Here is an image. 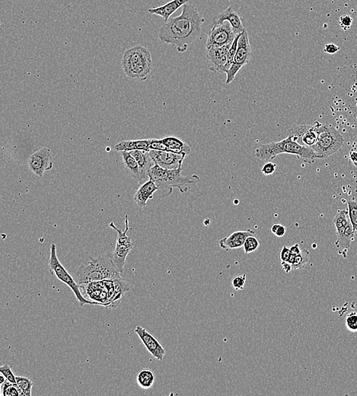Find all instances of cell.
<instances>
[{
  "mask_svg": "<svg viewBox=\"0 0 357 396\" xmlns=\"http://www.w3.org/2000/svg\"><path fill=\"white\" fill-rule=\"evenodd\" d=\"M204 21L197 8L187 2L183 5L179 16L169 18L162 25L158 37L162 42L176 47L178 52L183 53L201 36Z\"/></svg>",
  "mask_w": 357,
  "mask_h": 396,
  "instance_id": "1",
  "label": "cell"
},
{
  "mask_svg": "<svg viewBox=\"0 0 357 396\" xmlns=\"http://www.w3.org/2000/svg\"><path fill=\"white\" fill-rule=\"evenodd\" d=\"M291 154L297 156L307 163H314L319 159L315 150L311 147L304 146L294 140L290 136L278 142L264 143L255 150V156L257 159L264 162L273 159L280 154Z\"/></svg>",
  "mask_w": 357,
  "mask_h": 396,
  "instance_id": "2",
  "label": "cell"
},
{
  "mask_svg": "<svg viewBox=\"0 0 357 396\" xmlns=\"http://www.w3.org/2000/svg\"><path fill=\"white\" fill-rule=\"evenodd\" d=\"M182 167L176 169H166L155 164L148 172L150 180L155 182L158 190H162L165 196L170 195L173 189H178L181 192L188 190V185H195L199 182V177L194 174L191 176H183L181 174Z\"/></svg>",
  "mask_w": 357,
  "mask_h": 396,
  "instance_id": "3",
  "label": "cell"
},
{
  "mask_svg": "<svg viewBox=\"0 0 357 396\" xmlns=\"http://www.w3.org/2000/svg\"><path fill=\"white\" fill-rule=\"evenodd\" d=\"M75 280L79 285L90 282L121 279V274L113 263L111 257L91 258L88 264H82L75 274Z\"/></svg>",
  "mask_w": 357,
  "mask_h": 396,
  "instance_id": "4",
  "label": "cell"
},
{
  "mask_svg": "<svg viewBox=\"0 0 357 396\" xmlns=\"http://www.w3.org/2000/svg\"><path fill=\"white\" fill-rule=\"evenodd\" d=\"M121 65L129 79L145 81L153 69V59L150 50L142 45L127 49L123 53Z\"/></svg>",
  "mask_w": 357,
  "mask_h": 396,
  "instance_id": "5",
  "label": "cell"
},
{
  "mask_svg": "<svg viewBox=\"0 0 357 396\" xmlns=\"http://www.w3.org/2000/svg\"><path fill=\"white\" fill-rule=\"evenodd\" d=\"M318 139L311 148L315 150L319 159H325L336 154L341 148L343 138L336 129L330 125H322L316 122Z\"/></svg>",
  "mask_w": 357,
  "mask_h": 396,
  "instance_id": "6",
  "label": "cell"
},
{
  "mask_svg": "<svg viewBox=\"0 0 357 396\" xmlns=\"http://www.w3.org/2000/svg\"><path fill=\"white\" fill-rule=\"evenodd\" d=\"M48 266H49V271L51 275H54L59 280H61L63 283L70 287L72 292L74 293L75 296L78 299L80 306L83 307L84 305L86 304L96 305L94 302L91 301L83 296L81 291H80V285L71 276L70 274L67 271L65 267L59 260L55 244H52L51 246V255H50L49 261H48Z\"/></svg>",
  "mask_w": 357,
  "mask_h": 396,
  "instance_id": "7",
  "label": "cell"
},
{
  "mask_svg": "<svg viewBox=\"0 0 357 396\" xmlns=\"http://www.w3.org/2000/svg\"><path fill=\"white\" fill-rule=\"evenodd\" d=\"M252 53V47H251L249 36H248V32L245 29L241 34L239 39H238L234 63L232 64L230 69L226 72L225 84L229 85L232 82L234 81L238 72H239L240 69L244 66L246 65L250 60Z\"/></svg>",
  "mask_w": 357,
  "mask_h": 396,
  "instance_id": "8",
  "label": "cell"
},
{
  "mask_svg": "<svg viewBox=\"0 0 357 396\" xmlns=\"http://www.w3.org/2000/svg\"><path fill=\"white\" fill-rule=\"evenodd\" d=\"M237 36L229 21H225L220 25H213L208 34L206 48L222 47L230 44L234 41Z\"/></svg>",
  "mask_w": 357,
  "mask_h": 396,
  "instance_id": "9",
  "label": "cell"
},
{
  "mask_svg": "<svg viewBox=\"0 0 357 396\" xmlns=\"http://www.w3.org/2000/svg\"><path fill=\"white\" fill-rule=\"evenodd\" d=\"M28 167L37 176L43 177L45 172L53 169L51 151L48 147L40 149L33 153L28 158Z\"/></svg>",
  "mask_w": 357,
  "mask_h": 396,
  "instance_id": "10",
  "label": "cell"
},
{
  "mask_svg": "<svg viewBox=\"0 0 357 396\" xmlns=\"http://www.w3.org/2000/svg\"><path fill=\"white\" fill-rule=\"evenodd\" d=\"M288 136L300 144L312 147L318 139L316 123L314 125L295 124L289 130Z\"/></svg>",
  "mask_w": 357,
  "mask_h": 396,
  "instance_id": "11",
  "label": "cell"
},
{
  "mask_svg": "<svg viewBox=\"0 0 357 396\" xmlns=\"http://www.w3.org/2000/svg\"><path fill=\"white\" fill-rule=\"evenodd\" d=\"M150 155L155 163L166 169H176L182 167L186 154H175L172 152L151 150Z\"/></svg>",
  "mask_w": 357,
  "mask_h": 396,
  "instance_id": "12",
  "label": "cell"
},
{
  "mask_svg": "<svg viewBox=\"0 0 357 396\" xmlns=\"http://www.w3.org/2000/svg\"><path fill=\"white\" fill-rule=\"evenodd\" d=\"M135 332L140 338V340L146 349L150 351V354L158 361H162L166 355V350L154 335H152L151 333L149 332L142 326H136Z\"/></svg>",
  "mask_w": 357,
  "mask_h": 396,
  "instance_id": "13",
  "label": "cell"
},
{
  "mask_svg": "<svg viewBox=\"0 0 357 396\" xmlns=\"http://www.w3.org/2000/svg\"><path fill=\"white\" fill-rule=\"evenodd\" d=\"M232 43L222 47H213L206 49L208 60H210L212 66L210 70L215 72H223L224 67L226 65L228 53L232 46Z\"/></svg>",
  "mask_w": 357,
  "mask_h": 396,
  "instance_id": "14",
  "label": "cell"
},
{
  "mask_svg": "<svg viewBox=\"0 0 357 396\" xmlns=\"http://www.w3.org/2000/svg\"><path fill=\"white\" fill-rule=\"evenodd\" d=\"M229 21L233 30L237 34L242 33L245 30L242 21L238 13L233 9L232 5L227 9L222 11V13L215 16L213 18V25H217L223 23L224 21Z\"/></svg>",
  "mask_w": 357,
  "mask_h": 396,
  "instance_id": "15",
  "label": "cell"
},
{
  "mask_svg": "<svg viewBox=\"0 0 357 396\" xmlns=\"http://www.w3.org/2000/svg\"><path fill=\"white\" fill-rule=\"evenodd\" d=\"M256 236V233L252 229L236 231L227 237L223 238L219 241L220 248L224 250L229 251L241 248L245 244V240L248 236Z\"/></svg>",
  "mask_w": 357,
  "mask_h": 396,
  "instance_id": "16",
  "label": "cell"
},
{
  "mask_svg": "<svg viewBox=\"0 0 357 396\" xmlns=\"http://www.w3.org/2000/svg\"><path fill=\"white\" fill-rule=\"evenodd\" d=\"M119 153L122 157L123 166L130 176L136 180L138 182H142L143 180L148 177V174H146L142 170L139 164L136 160V158L130 154V152L121 151Z\"/></svg>",
  "mask_w": 357,
  "mask_h": 396,
  "instance_id": "17",
  "label": "cell"
},
{
  "mask_svg": "<svg viewBox=\"0 0 357 396\" xmlns=\"http://www.w3.org/2000/svg\"><path fill=\"white\" fill-rule=\"evenodd\" d=\"M157 190H158V188L155 182L149 180L148 182L141 185L137 191L136 192L134 197V202L139 207H146L149 200L153 199V195Z\"/></svg>",
  "mask_w": 357,
  "mask_h": 396,
  "instance_id": "18",
  "label": "cell"
},
{
  "mask_svg": "<svg viewBox=\"0 0 357 396\" xmlns=\"http://www.w3.org/2000/svg\"><path fill=\"white\" fill-rule=\"evenodd\" d=\"M189 2V0H171L165 5L158 7L151 8L148 9L151 15H156L163 18L164 21H167L171 15L174 14L178 9Z\"/></svg>",
  "mask_w": 357,
  "mask_h": 396,
  "instance_id": "19",
  "label": "cell"
},
{
  "mask_svg": "<svg viewBox=\"0 0 357 396\" xmlns=\"http://www.w3.org/2000/svg\"><path fill=\"white\" fill-rule=\"evenodd\" d=\"M354 233L355 232H354V228L350 221L341 227L336 229L337 236H338V240L335 242L336 246L340 249H343V250L349 249L351 241L354 240Z\"/></svg>",
  "mask_w": 357,
  "mask_h": 396,
  "instance_id": "20",
  "label": "cell"
},
{
  "mask_svg": "<svg viewBox=\"0 0 357 396\" xmlns=\"http://www.w3.org/2000/svg\"><path fill=\"white\" fill-rule=\"evenodd\" d=\"M133 248L134 247L129 246V245L116 244L115 251L113 252L112 256H111L113 263L115 264V267L118 268V271H120L121 275H123V271H124L126 259H127V256H128L130 251L132 250Z\"/></svg>",
  "mask_w": 357,
  "mask_h": 396,
  "instance_id": "21",
  "label": "cell"
},
{
  "mask_svg": "<svg viewBox=\"0 0 357 396\" xmlns=\"http://www.w3.org/2000/svg\"><path fill=\"white\" fill-rule=\"evenodd\" d=\"M162 139L167 147L168 151L175 154H186L187 155L191 152L190 145L176 137H166Z\"/></svg>",
  "mask_w": 357,
  "mask_h": 396,
  "instance_id": "22",
  "label": "cell"
},
{
  "mask_svg": "<svg viewBox=\"0 0 357 396\" xmlns=\"http://www.w3.org/2000/svg\"><path fill=\"white\" fill-rule=\"evenodd\" d=\"M151 139H137V140H123L115 145V150L118 152L133 151V150H146L150 151Z\"/></svg>",
  "mask_w": 357,
  "mask_h": 396,
  "instance_id": "23",
  "label": "cell"
},
{
  "mask_svg": "<svg viewBox=\"0 0 357 396\" xmlns=\"http://www.w3.org/2000/svg\"><path fill=\"white\" fill-rule=\"evenodd\" d=\"M130 154L136 158L139 166L146 174H148L149 171L155 165V162L152 158L148 151L139 150H133V151H130Z\"/></svg>",
  "mask_w": 357,
  "mask_h": 396,
  "instance_id": "24",
  "label": "cell"
},
{
  "mask_svg": "<svg viewBox=\"0 0 357 396\" xmlns=\"http://www.w3.org/2000/svg\"><path fill=\"white\" fill-rule=\"evenodd\" d=\"M155 373L150 369H143L136 377L138 386L143 389H150L155 383Z\"/></svg>",
  "mask_w": 357,
  "mask_h": 396,
  "instance_id": "25",
  "label": "cell"
},
{
  "mask_svg": "<svg viewBox=\"0 0 357 396\" xmlns=\"http://www.w3.org/2000/svg\"><path fill=\"white\" fill-rule=\"evenodd\" d=\"M125 224H126V229L125 231H122L120 230V229H118L117 227L115 224L114 223H111L109 224L110 227L112 228V229H115V231L118 232V239H117V242L116 244H119V245H129V246H133L134 247V244H133L132 240H131V238L130 236H127V233H128L129 231V220H128V216L126 215L125 216Z\"/></svg>",
  "mask_w": 357,
  "mask_h": 396,
  "instance_id": "26",
  "label": "cell"
},
{
  "mask_svg": "<svg viewBox=\"0 0 357 396\" xmlns=\"http://www.w3.org/2000/svg\"><path fill=\"white\" fill-rule=\"evenodd\" d=\"M16 385L19 390L20 396H32V389L34 382L28 377L16 376Z\"/></svg>",
  "mask_w": 357,
  "mask_h": 396,
  "instance_id": "27",
  "label": "cell"
},
{
  "mask_svg": "<svg viewBox=\"0 0 357 396\" xmlns=\"http://www.w3.org/2000/svg\"><path fill=\"white\" fill-rule=\"evenodd\" d=\"M309 255L310 253L308 250L304 249L302 251L300 254L296 256L295 261L292 263V270L296 271V270L304 269L306 264H308L309 261Z\"/></svg>",
  "mask_w": 357,
  "mask_h": 396,
  "instance_id": "28",
  "label": "cell"
},
{
  "mask_svg": "<svg viewBox=\"0 0 357 396\" xmlns=\"http://www.w3.org/2000/svg\"><path fill=\"white\" fill-rule=\"evenodd\" d=\"M1 396H20L19 390L16 384L9 382L5 379V382L1 386Z\"/></svg>",
  "mask_w": 357,
  "mask_h": 396,
  "instance_id": "29",
  "label": "cell"
},
{
  "mask_svg": "<svg viewBox=\"0 0 357 396\" xmlns=\"http://www.w3.org/2000/svg\"><path fill=\"white\" fill-rule=\"evenodd\" d=\"M241 34H238L234 41L232 42L230 49H229V53H228L227 63H226V65L225 66L223 69V72H225V73H226V72L230 69L232 64L234 63L235 56H236V51H237L238 42V39H239Z\"/></svg>",
  "mask_w": 357,
  "mask_h": 396,
  "instance_id": "30",
  "label": "cell"
},
{
  "mask_svg": "<svg viewBox=\"0 0 357 396\" xmlns=\"http://www.w3.org/2000/svg\"><path fill=\"white\" fill-rule=\"evenodd\" d=\"M259 246H260V241L257 240V238H256V236H251L247 238L243 248H244L245 254L248 255L257 250Z\"/></svg>",
  "mask_w": 357,
  "mask_h": 396,
  "instance_id": "31",
  "label": "cell"
},
{
  "mask_svg": "<svg viewBox=\"0 0 357 396\" xmlns=\"http://www.w3.org/2000/svg\"><path fill=\"white\" fill-rule=\"evenodd\" d=\"M347 205H348L349 217H350V222L355 232L356 230H357V202L349 201Z\"/></svg>",
  "mask_w": 357,
  "mask_h": 396,
  "instance_id": "32",
  "label": "cell"
},
{
  "mask_svg": "<svg viewBox=\"0 0 357 396\" xmlns=\"http://www.w3.org/2000/svg\"><path fill=\"white\" fill-rule=\"evenodd\" d=\"M345 325L347 329L351 332L357 331V312H351L347 314L345 319Z\"/></svg>",
  "mask_w": 357,
  "mask_h": 396,
  "instance_id": "33",
  "label": "cell"
},
{
  "mask_svg": "<svg viewBox=\"0 0 357 396\" xmlns=\"http://www.w3.org/2000/svg\"><path fill=\"white\" fill-rule=\"evenodd\" d=\"M0 372L5 378L9 382L16 384V376L13 373V370L11 368L9 364H5L0 367Z\"/></svg>",
  "mask_w": 357,
  "mask_h": 396,
  "instance_id": "34",
  "label": "cell"
},
{
  "mask_svg": "<svg viewBox=\"0 0 357 396\" xmlns=\"http://www.w3.org/2000/svg\"><path fill=\"white\" fill-rule=\"evenodd\" d=\"M246 275H239V276H235L232 279V285L236 291H241L245 288V283H246Z\"/></svg>",
  "mask_w": 357,
  "mask_h": 396,
  "instance_id": "35",
  "label": "cell"
},
{
  "mask_svg": "<svg viewBox=\"0 0 357 396\" xmlns=\"http://www.w3.org/2000/svg\"><path fill=\"white\" fill-rule=\"evenodd\" d=\"M352 17L350 15H343L340 16L339 19V25L343 31H347L351 28L353 25Z\"/></svg>",
  "mask_w": 357,
  "mask_h": 396,
  "instance_id": "36",
  "label": "cell"
},
{
  "mask_svg": "<svg viewBox=\"0 0 357 396\" xmlns=\"http://www.w3.org/2000/svg\"><path fill=\"white\" fill-rule=\"evenodd\" d=\"M271 232L276 237L282 238L285 236L286 233H287V227L283 224H273L272 227H271Z\"/></svg>",
  "mask_w": 357,
  "mask_h": 396,
  "instance_id": "37",
  "label": "cell"
},
{
  "mask_svg": "<svg viewBox=\"0 0 357 396\" xmlns=\"http://www.w3.org/2000/svg\"><path fill=\"white\" fill-rule=\"evenodd\" d=\"M276 164L268 161V162H266L264 166H263L262 169H261V172H262V173L264 174V175H266V176H268V175L273 174V173L276 172Z\"/></svg>",
  "mask_w": 357,
  "mask_h": 396,
  "instance_id": "38",
  "label": "cell"
},
{
  "mask_svg": "<svg viewBox=\"0 0 357 396\" xmlns=\"http://www.w3.org/2000/svg\"><path fill=\"white\" fill-rule=\"evenodd\" d=\"M339 51L340 47H338V45H336L335 44H333V43L325 44V46H324V53H327V54H334V53H336L337 52H339Z\"/></svg>",
  "mask_w": 357,
  "mask_h": 396,
  "instance_id": "39",
  "label": "cell"
},
{
  "mask_svg": "<svg viewBox=\"0 0 357 396\" xmlns=\"http://www.w3.org/2000/svg\"><path fill=\"white\" fill-rule=\"evenodd\" d=\"M289 256H290V249L287 245H284L280 252V261L281 262L282 261H288Z\"/></svg>",
  "mask_w": 357,
  "mask_h": 396,
  "instance_id": "40",
  "label": "cell"
},
{
  "mask_svg": "<svg viewBox=\"0 0 357 396\" xmlns=\"http://www.w3.org/2000/svg\"><path fill=\"white\" fill-rule=\"evenodd\" d=\"M281 266L282 268L285 271L286 273H290L291 271H292V264L289 263L288 261H282Z\"/></svg>",
  "mask_w": 357,
  "mask_h": 396,
  "instance_id": "41",
  "label": "cell"
},
{
  "mask_svg": "<svg viewBox=\"0 0 357 396\" xmlns=\"http://www.w3.org/2000/svg\"><path fill=\"white\" fill-rule=\"evenodd\" d=\"M289 249H290V253L292 254V255H294V256H298V255L300 254V252H302L301 249H300V247H299V245L298 244V243H296V244H295V245L291 246L290 248H289Z\"/></svg>",
  "mask_w": 357,
  "mask_h": 396,
  "instance_id": "42",
  "label": "cell"
},
{
  "mask_svg": "<svg viewBox=\"0 0 357 396\" xmlns=\"http://www.w3.org/2000/svg\"><path fill=\"white\" fill-rule=\"evenodd\" d=\"M350 159L354 162V165L357 166V152H352L350 153Z\"/></svg>",
  "mask_w": 357,
  "mask_h": 396,
  "instance_id": "43",
  "label": "cell"
},
{
  "mask_svg": "<svg viewBox=\"0 0 357 396\" xmlns=\"http://www.w3.org/2000/svg\"><path fill=\"white\" fill-rule=\"evenodd\" d=\"M350 396H357V391L354 392V393H350Z\"/></svg>",
  "mask_w": 357,
  "mask_h": 396,
  "instance_id": "44",
  "label": "cell"
}]
</instances>
